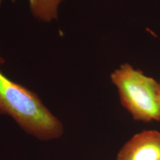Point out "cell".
Instances as JSON below:
<instances>
[{"instance_id":"obj_3","label":"cell","mask_w":160,"mask_h":160,"mask_svg":"<svg viewBox=\"0 0 160 160\" xmlns=\"http://www.w3.org/2000/svg\"><path fill=\"white\" fill-rule=\"evenodd\" d=\"M116 160H160V132L148 130L132 137L119 151Z\"/></svg>"},{"instance_id":"obj_2","label":"cell","mask_w":160,"mask_h":160,"mask_svg":"<svg viewBox=\"0 0 160 160\" xmlns=\"http://www.w3.org/2000/svg\"><path fill=\"white\" fill-rule=\"evenodd\" d=\"M110 80L117 88L122 106L134 120L160 121L156 80L127 63L112 72Z\"/></svg>"},{"instance_id":"obj_1","label":"cell","mask_w":160,"mask_h":160,"mask_svg":"<svg viewBox=\"0 0 160 160\" xmlns=\"http://www.w3.org/2000/svg\"><path fill=\"white\" fill-rule=\"evenodd\" d=\"M0 113L10 115L24 130L42 141L57 139L63 134L62 123L39 97L1 71Z\"/></svg>"},{"instance_id":"obj_4","label":"cell","mask_w":160,"mask_h":160,"mask_svg":"<svg viewBox=\"0 0 160 160\" xmlns=\"http://www.w3.org/2000/svg\"><path fill=\"white\" fill-rule=\"evenodd\" d=\"M64 0H29L34 17L45 22L57 19L59 6Z\"/></svg>"},{"instance_id":"obj_5","label":"cell","mask_w":160,"mask_h":160,"mask_svg":"<svg viewBox=\"0 0 160 160\" xmlns=\"http://www.w3.org/2000/svg\"><path fill=\"white\" fill-rule=\"evenodd\" d=\"M157 102L160 108V82H158V90H157Z\"/></svg>"}]
</instances>
